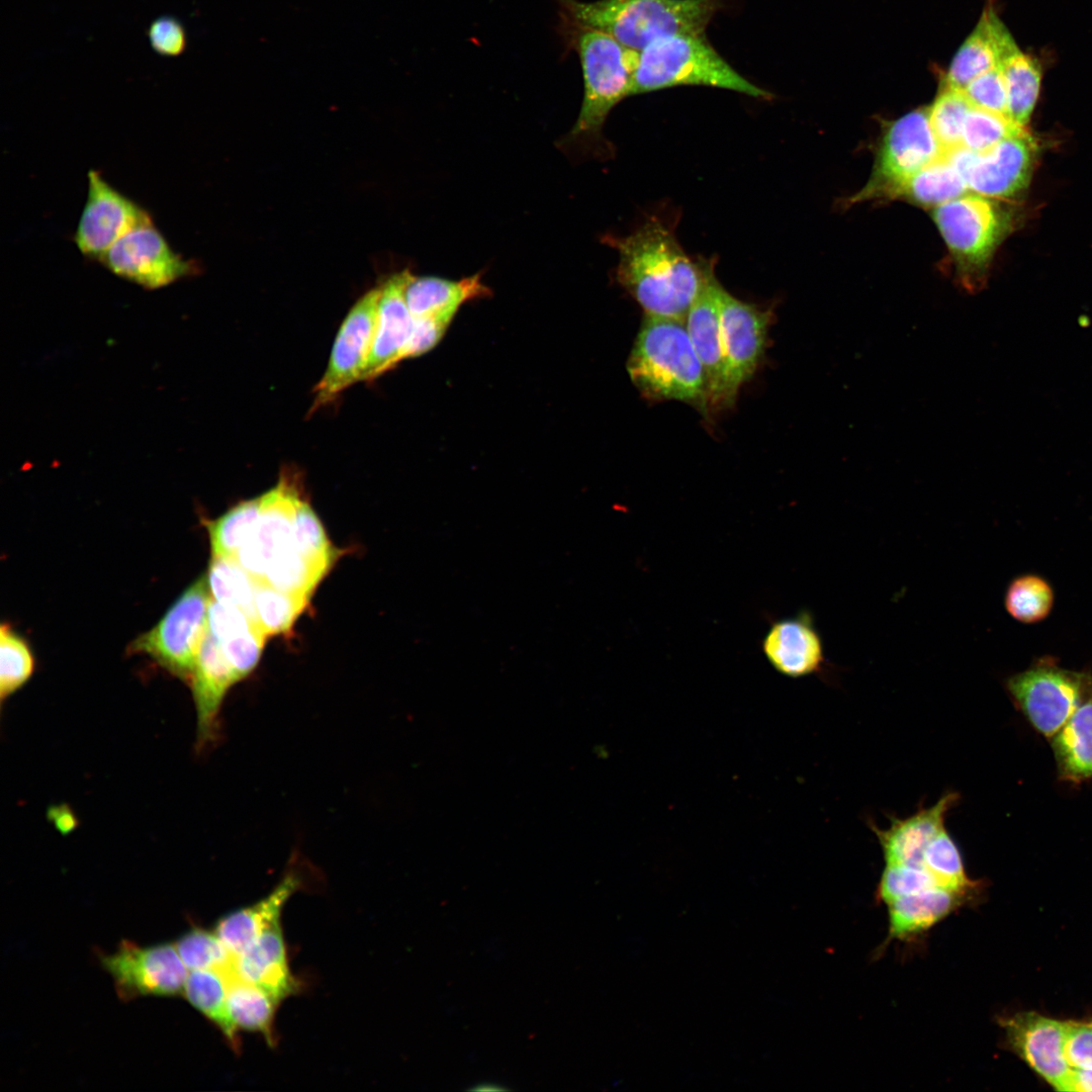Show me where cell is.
Instances as JSON below:
<instances>
[{"instance_id": "cell-1", "label": "cell", "mask_w": 1092, "mask_h": 1092, "mask_svg": "<svg viewBox=\"0 0 1092 1092\" xmlns=\"http://www.w3.org/2000/svg\"><path fill=\"white\" fill-rule=\"evenodd\" d=\"M616 249L618 282L646 315L686 321L700 289L704 260H693L669 226L651 217L626 237L606 236Z\"/></svg>"}, {"instance_id": "cell-2", "label": "cell", "mask_w": 1092, "mask_h": 1092, "mask_svg": "<svg viewBox=\"0 0 1092 1092\" xmlns=\"http://www.w3.org/2000/svg\"><path fill=\"white\" fill-rule=\"evenodd\" d=\"M627 371L646 398L677 400L708 413L706 373L685 321L645 314L627 361Z\"/></svg>"}, {"instance_id": "cell-3", "label": "cell", "mask_w": 1092, "mask_h": 1092, "mask_svg": "<svg viewBox=\"0 0 1092 1092\" xmlns=\"http://www.w3.org/2000/svg\"><path fill=\"white\" fill-rule=\"evenodd\" d=\"M579 28L603 31L640 52L657 38L675 33H704L721 0H566Z\"/></svg>"}, {"instance_id": "cell-4", "label": "cell", "mask_w": 1092, "mask_h": 1092, "mask_svg": "<svg viewBox=\"0 0 1092 1092\" xmlns=\"http://www.w3.org/2000/svg\"><path fill=\"white\" fill-rule=\"evenodd\" d=\"M684 85L717 87L758 99L772 97L733 69L704 33L666 35L638 52L630 96Z\"/></svg>"}, {"instance_id": "cell-5", "label": "cell", "mask_w": 1092, "mask_h": 1092, "mask_svg": "<svg viewBox=\"0 0 1092 1092\" xmlns=\"http://www.w3.org/2000/svg\"><path fill=\"white\" fill-rule=\"evenodd\" d=\"M583 75V98L574 126L565 142L598 138L611 110L629 97L638 52L611 35L580 28L576 40Z\"/></svg>"}, {"instance_id": "cell-6", "label": "cell", "mask_w": 1092, "mask_h": 1092, "mask_svg": "<svg viewBox=\"0 0 1092 1092\" xmlns=\"http://www.w3.org/2000/svg\"><path fill=\"white\" fill-rule=\"evenodd\" d=\"M933 219L954 257L960 284L969 291L979 289L1006 228L1003 211L984 196L963 195L936 206Z\"/></svg>"}, {"instance_id": "cell-7", "label": "cell", "mask_w": 1092, "mask_h": 1092, "mask_svg": "<svg viewBox=\"0 0 1092 1092\" xmlns=\"http://www.w3.org/2000/svg\"><path fill=\"white\" fill-rule=\"evenodd\" d=\"M210 596L207 577L200 576L154 628L131 643L130 650L146 653L169 672L190 682L207 629Z\"/></svg>"}, {"instance_id": "cell-8", "label": "cell", "mask_w": 1092, "mask_h": 1092, "mask_svg": "<svg viewBox=\"0 0 1092 1092\" xmlns=\"http://www.w3.org/2000/svg\"><path fill=\"white\" fill-rule=\"evenodd\" d=\"M1007 689L1032 726L1052 738L1092 696V678L1052 665H1038L1010 677Z\"/></svg>"}, {"instance_id": "cell-9", "label": "cell", "mask_w": 1092, "mask_h": 1092, "mask_svg": "<svg viewBox=\"0 0 1092 1092\" xmlns=\"http://www.w3.org/2000/svg\"><path fill=\"white\" fill-rule=\"evenodd\" d=\"M774 313L742 301L722 287L720 326L724 355L721 407L735 401L740 387L754 374L767 346Z\"/></svg>"}, {"instance_id": "cell-10", "label": "cell", "mask_w": 1092, "mask_h": 1092, "mask_svg": "<svg viewBox=\"0 0 1092 1092\" xmlns=\"http://www.w3.org/2000/svg\"><path fill=\"white\" fill-rule=\"evenodd\" d=\"M944 155L932 131L928 109L905 114L887 130L874 175L858 199L889 196L912 175Z\"/></svg>"}, {"instance_id": "cell-11", "label": "cell", "mask_w": 1092, "mask_h": 1092, "mask_svg": "<svg viewBox=\"0 0 1092 1092\" xmlns=\"http://www.w3.org/2000/svg\"><path fill=\"white\" fill-rule=\"evenodd\" d=\"M122 1000L140 996H176L184 992L187 968L175 944L141 946L122 940L117 949L100 956Z\"/></svg>"}, {"instance_id": "cell-12", "label": "cell", "mask_w": 1092, "mask_h": 1092, "mask_svg": "<svg viewBox=\"0 0 1092 1092\" xmlns=\"http://www.w3.org/2000/svg\"><path fill=\"white\" fill-rule=\"evenodd\" d=\"M968 189L981 196L1006 198L1029 183L1036 145L1027 131L1008 138L982 153L960 148L947 154Z\"/></svg>"}, {"instance_id": "cell-13", "label": "cell", "mask_w": 1092, "mask_h": 1092, "mask_svg": "<svg viewBox=\"0 0 1092 1092\" xmlns=\"http://www.w3.org/2000/svg\"><path fill=\"white\" fill-rule=\"evenodd\" d=\"M380 286L369 290L350 309L335 339L328 367L314 388L309 413L334 401L361 380L377 325Z\"/></svg>"}, {"instance_id": "cell-14", "label": "cell", "mask_w": 1092, "mask_h": 1092, "mask_svg": "<svg viewBox=\"0 0 1092 1092\" xmlns=\"http://www.w3.org/2000/svg\"><path fill=\"white\" fill-rule=\"evenodd\" d=\"M115 275L148 289L164 287L194 273L193 261L184 259L150 221L120 238L100 260Z\"/></svg>"}, {"instance_id": "cell-15", "label": "cell", "mask_w": 1092, "mask_h": 1092, "mask_svg": "<svg viewBox=\"0 0 1092 1092\" xmlns=\"http://www.w3.org/2000/svg\"><path fill=\"white\" fill-rule=\"evenodd\" d=\"M150 221L152 216L145 208L111 186L98 171L88 172L87 200L74 236L84 256L100 262L120 238Z\"/></svg>"}, {"instance_id": "cell-16", "label": "cell", "mask_w": 1092, "mask_h": 1092, "mask_svg": "<svg viewBox=\"0 0 1092 1092\" xmlns=\"http://www.w3.org/2000/svg\"><path fill=\"white\" fill-rule=\"evenodd\" d=\"M260 499L256 528L236 559L255 578L263 579L271 563L290 545L294 518L302 498L294 478L284 473L276 486Z\"/></svg>"}, {"instance_id": "cell-17", "label": "cell", "mask_w": 1092, "mask_h": 1092, "mask_svg": "<svg viewBox=\"0 0 1092 1092\" xmlns=\"http://www.w3.org/2000/svg\"><path fill=\"white\" fill-rule=\"evenodd\" d=\"M1010 1050L1058 1091H1066L1071 1067L1065 1056V1021L1036 1012L999 1020Z\"/></svg>"}, {"instance_id": "cell-18", "label": "cell", "mask_w": 1092, "mask_h": 1092, "mask_svg": "<svg viewBox=\"0 0 1092 1092\" xmlns=\"http://www.w3.org/2000/svg\"><path fill=\"white\" fill-rule=\"evenodd\" d=\"M722 285L715 275L714 261L704 259L703 279L686 316V327L704 367L709 407L721 408L724 386V355L720 326Z\"/></svg>"}, {"instance_id": "cell-19", "label": "cell", "mask_w": 1092, "mask_h": 1092, "mask_svg": "<svg viewBox=\"0 0 1092 1092\" xmlns=\"http://www.w3.org/2000/svg\"><path fill=\"white\" fill-rule=\"evenodd\" d=\"M238 681L235 670L206 629L189 682L197 714L196 745L200 749L215 740L223 699Z\"/></svg>"}, {"instance_id": "cell-20", "label": "cell", "mask_w": 1092, "mask_h": 1092, "mask_svg": "<svg viewBox=\"0 0 1092 1092\" xmlns=\"http://www.w3.org/2000/svg\"><path fill=\"white\" fill-rule=\"evenodd\" d=\"M410 273L403 270L380 285L376 331L362 381L373 380L398 364L415 322L404 298Z\"/></svg>"}, {"instance_id": "cell-21", "label": "cell", "mask_w": 1092, "mask_h": 1092, "mask_svg": "<svg viewBox=\"0 0 1092 1092\" xmlns=\"http://www.w3.org/2000/svg\"><path fill=\"white\" fill-rule=\"evenodd\" d=\"M761 646L775 669L790 677L818 673L826 665L822 638L808 612L774 622Z\"/></svg>"}, {"instance_id": "cell-22", "label": "cell", "mask_w": 1092, "mask_h": 1092, "mask_svg": "<svg viewBox=\"0 0 1092 1092\" xmlns=\"http://www.w3.org/2000/svg\"><path fill=\"white\" fill-rule=\"evenodd\" d=\"M959 799L958 793L944 794L933 806L922 807L909 817L891 818L887 829L871 824L886 862L923 868L926 846L944 828L946 814Z\"/></svg>"}, {"instance_id": "cell-23", "label": "cell", "mask_w": 1092, "mask_h": 1092, "mask_svg": "<svg viewBox=\"0 0 1092 1092\" xmlns=\"http://www.w3.org/2000/svg\"><path fill=\"white\" fill-rule=\"evenodd\" d=\"M1016 44L995 9L986 7L976 27L956 53L944 86L963 90L978 76L1000 66Z\"/></svg>"}, {"instance_id": "cell-24", "label": "cell", "mask_w": 1092, "mask_h": 1092, "mask_svg": "<svg viewBox=\"0 0 1092 1092\" xmlns=\"http://www.w3.org/2000/svg\"><path fill=\"white\" fill-rule=\"evenodd\" d=\"M234 972L235 977L262 988L280 1002L297 990L298 984L288 966L280 921L236 957Z\"/></svg>"}, {"instance_id": "cell-25", "label": "cell", "mask_w": 1092, "mask_h": 1092, "mask_svg": "<svg viewBox=\"0 0 1092 1092\" xmlns=\"http://www.w3.org/2000/svg\"><path fill=\"white\" fill-rule=\"evenodd\" d=\"M301 887L299 875L287 873L265 898L220 918L214 932L234 956L241 954L265 930L280 921L284 905Z\"/></svg>"}, {"instance_id": "cell-26", "label": "cell", "mask_w": 1092, "mask_h": 1092, "mask_svg": "<svg viewBox=\"0 0 1092 1092\" xmlns=\"http://www.w3.org/2000/svg\"><path fill=\"white\" fill-rule=\"evenodd\" d=\"M980 890L936 886L889 903L888 940L921 934L976 898Z\"/></svg>"}, {"instance_id": "cell-27", "label": "cell", "mask_w": 1092, "mask_h": 1092, "mask_svg": "<svg viewBox=\"0 0 1092 1092\" xmlns=\"http://www.w3.org/2000/svg\"><path fill=\"white\" fill-rule=\"evenodd\" d=\"M207 630L239 680L247 677L257 666L264 648L267 636L262 629L239 609L211 599Z\"/></svg>"}, {"instance_id": "cell-28", "label": "cell", "mask_w": 1092, "mask_h": 1092, "mask_svg": "<svg viewBox=\"0 0 1092 1092\" xmlns=\"http://www.w3.org/2000/svg\"><path fill=\"white\" fill-rule=\"evenodd\" d=\"M491 295L479 274L460 280L410 273L404 298L414 318L436 317L451 323L466 301Z\"/></svg>"}, {"instance_id": "cell-29", "label": "cell", "mask_w": 1092, "mask_h": 1092, "mask_svg": "<svg viewBox=\"0 0 1092 1092\" xmlns=\"http://www.w3.org/2000/svg\"><path fill=\"white\" fill-rule=\"evenodd\" d=\"M1052 747L1061 779L1074 783L1092 779V696L1052 737Z\"/></svg>"}, {"instance_id": "cell-30", "label": "cell", "mask_w": 1092, "mask_h": 1092, "mask_svg": "<svg viewBox=\"0 0 1092 1092\" xmlns=\"http://www.w3.org/2000/svg\"><path fill=\"white\" fill-rule=\"evenodd\" d=\"M230 980V975L218 970L190 971L184 993L190 1004L221 1031L230 1046L239 1052L238 1027L228 1008Z\"/></svg>"}, {"instance_id": "cell-31", "label": "cell", "mask_w": 1092, "mask_h": 1092, "mask_svg": "<svg viewBox=\"0 0 1092 1092\" xmlns=\"http://www.w3.org/2000/svg\"><path fill=\"white\" fill-rule=\"evenodd\" d=\"M1001 67L1007 89V115L1025 127L1038 98L1042 77L1041 64L1016 44L1006 55Z\"/></svg>"}, {"instance_id": "cell-32", "label": "cell", "mask_w": 1092, "mask_h": 1092, "mask_svg": "<svg viewBox=\"0 0 1092 1092\" xmlns=\"http://www.w3.org/2000/svg\"><path fill=\"white\" fill-rule=\"evenodd\" d=\"M968 187L947 155L918 171L889 197H904L923 206H938L963 196Z\"/></svg>"}, {"instance_id": "cell-33", "label": "cell", "mask_w": 1092, "mask_h": 1092, "mask_svg": "<svg viewBox=\"0 0 1092 1092\" xmlns=\"http://www.w3.org/2000/svg\"><path fill=\"white\" fill-rule=\"evenodd\" d=\"M279 1000L262 988L231 978L228 992V1008L238 1028L261 1033L267 1042L275 1043L274 1018Z\"/></svg>"}, {"instance_id": "cell-34", "label": "cell", "mask_w": 1092, "mask_h": 1092, "mask_svg": "<svg viewBox=\"0 0 1092 1092\" xmlns=\"http://www.w3.org/2000/svg\"><path fill=\"white\" fill-rule=\"evenodd\" d=\"M206 577L213 600L239 609L258 625L255 611L257 579L236 558L212 557Z\"/></svg>"}, {"instance_id": "cell-35", "label": "cell", "mask_w": 1092, "mask_h": 1092, "mask_svg": "<svg viewBox=\"0 0 1092 1092\" xmlns=\"http://www.w3.org/2000/svg\"><path fill=\"white\" fill-rule=\"evenodd\" d=\"M331 567L300 554L290 544L271 563L263 579L282 592L309 599Z\"/></svg>"}, {"instance_id": "cell-36", "label": "cell", "mask_w": 1092, "mask_h": 1092, "mask_svg": "<svg viewBox=\"0 0 1092 1092\" xmlns=\"http://www.w3.org/2000/svg\"><path fill=\"white\" fill-rule=\"evenodd\" d=\"M261 499L242 502L208 524L212 557L236 558L256 528Z\"/></svg>"}, {"instance_id": "cell-37", "label": "cell", "mask_w": 1092, "mask_h": 1092, "mask_svg": "<svg viewBox=\"0 0 1092 1092\" xmlns=\"http://www.w3.org/2000/svg\"><path fill=\"white\" fill-rule=\"evenodd\" d=\"M256 579L255 611L259 627L266 636L290 630L309 599L282 592L264 579Z\"/></svg>"}, {"instance_id": "cell-38", "label": "cell", "mask_w": 1092, "mask_h": 1092, "mask_svg": "<svg viewBox=\"0 0 1092 1092\" xmlns=\"http://www.w3.org/2000/svg\"><path fill=\"white\" fill-rule=\"evenodd\" d=\"M922 864L938 887L960 890L981 889L979 881H973L967 876L960 849L945 828L938 832L926 846Z\"/></svg>"}, {"instance_id": "cell-39", "label": "cell", "mask_w": 1092, "mask_h": 1092, "mask_svg": "<svg viewBox=\"0 0 1092 1092\" xmlns=\"http://www.w3.org/2000/svg\"><path fill=\"white\" fill-rule=\"evenodd\" d=\"M973 107L963 90L944 86L928 109L932 131L945 155L962 148L965 120Z\"/></svg>"}, {"instance_id": "cell-40", "label": "cell", "mask_w": 1092, "mask_h": 1092, "mask_svg": "<svg viewBox=\"0 0 1092 1092\" xmlns=\"http://www.w3.org/2000/svg\"><path fill=\"white\" fill-rule=\"evenodd\" d=\"M176 949L188 971L218 970L235 977L234 956L215 932L193 927L175 942Z\"/></svg>"}, {"instance_id": "cell-41", "label": "cell", "mask_w": 1092, "mask_h": 1092, "mask_svg": "<svg viewBox=\"0 0 1092 1092\" xmlns=\"http://www.w3.org/2000/svg\"><path fill=\"white\" fill-rule=\"evenodd\" d=\"M1053 590L1049 583L1035 575L1015 578L1005 595L1007 612L1021 623H1035L1052 610Z\"/></svg>"}, {"instance_id": "cell-42", "label": "cell", "mask_w": 1092, "mask_h": 1092, "mask_svg": "<svg viewBox=\"0 0 1092 1092\" xmlns=\"http://www.w3.org/2000/svg\"><path fill=\"white\" fill-rule=\"evenodd\" d=\"M1025 131L1007 115L973 107L965 120L962 148L982 153Z\"/></svg>"}, {"instance_id": "cell-43", "label": "cell", "mask_w": 1092, "mask_h": 1092, "mask_svg": "<svg viewBox=\"0 0 1092 1092\" xmlns=\"http://www.w3.org/2000/svg\"><path fill=\"white\" fill-rule=\"evenodd\" d=\"M0 697L3 703L30 678L34 661L26 642L7 624L0 629Z\"/></svg>"}, {"instance_id": "cell-44", "label": "cell", "mask_w": 1092, "mask_h": 1092, "mask_svg": "<svg viewBox=\"0 0 1092 1092\" xmlns=\"http://www.w3.org/2000/svg\"><path fill=\"white\" fill-rule=\"evenodd\" d=\"M290 544L300 554L329 565H333L340 555L328 539L318 517L303 499L297 507Z\"/></svg>"}, {"instance_id": "cell-45", "label": "cell", "mask_w": 1092, "mask_h": 1092, "mask_svg": "<svg viewBox=\"0 0 1092 1092\" xmlns=\"http://www.w3.org/2000/svg\"><path fill=\"white\" fill-rule=\"evenodd\" d=\"M936 886L924 868L887 863L877 888V899L889 904Z\"/></svg>"}, {"instance_id": "cell-46", "label": "cell", "mask_w": 1092, "mask_h": 1092, "mask_svg": "<svg viewBox=\"0 0 1092 1092\" xmlns=\"http://www.w3.org/2000/svg\"><path fill=\"white\" fill-rule=\"evenodd\" d=\"M963 92L974 107L1007 115V89L1001 65L975 78Z\"/></svg>"}, {"instance_id": "cell-47", "label": "cell", "mask_w": 1092, "mask_h": 1092, "mask_svg": "<svg viewBox=\"0 0 1092 1092\" xmlns=\"http://www.w3.org/2000/svg\"><path fill=\"white\" fill-rule=\"evenodd\" d=\"M1064 1049L1071 1069H1092V1021H1065Z\"/></svg>"}, {"instance_id": "cell-48", "label": "cell", "mask_w": 1092, "mask_h": 1092, "mask_svg": "<svg viewBox=\"0 0 1092 1092\" xmlns=\"http://www.w3.org/2000/svg\"><path fill=\"white\" fill-rule=\"evenodd\" d=\"M449 325V322L436 317L415 318L410 338L399 354L398 363L433 349L443 338Z\"/></svg>"}, {"instance_id": "cell-49", "label": "cell", "mask_w": 1092, "mask_h": 1092, "mask_svg": "<svg viewBox=\"0 0 1092 1092\" xmlns=\"http://www.w3.org/2000/svg\"><path fill=\"white\" fill-rule=\"evenodd\" d=\"M148 36L153 49L163 56H179L186 48L185 29L173 17L156 19L149 27Z\"/></svg>"}, {"instance_id": "cell-50", "label": "cell", "mask_w": 1092, "mask_h": 1092, "mask_svg": "<svg viewBox=\"0 0 1092 1092\" xmlns=\"http://www.w3.org/2000/svg\"><path fill=\"white\" fill-rule=\"evenodd\" d=\"M1066 1091L1092 1092V1069H1071Z\"/></svg>"}, {"instance_id": "cell-51", "label": "cell", "mask_w": 1092, "mask_h": 1092, "mask_svg": "<svg viewBox=\"0 0 1092 1092\" xmlns=\"http://www.w3.org/2000/svg\"><path fill=\"white\" fill-rule=\"evenodd\" d=\"M500 1089H503L500 1086L492 1085L490 1083H487L485 1085L484 1084H479L478 1086L476 1085L473 1088V1090H479V1091H488V1090H493L494 1091V1090H500Z\"/></svg>"}]
</instances>
